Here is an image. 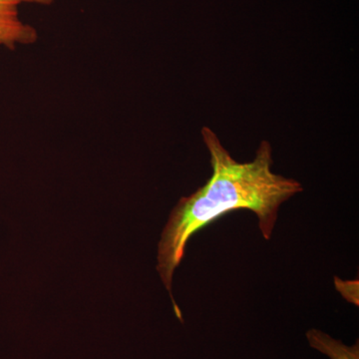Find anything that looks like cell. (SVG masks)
<instances>
[{
    "label": "cell",
    "mask_w": 359,
    "mask_h": 359,
    "mask_svg": "<svg viewBox=\"0 0 359 359\" xmlns=\"http://www.w3.org/2000/svg\"><path fill=\"white\" fill-rule=\"evenodd\" d=\"M202 138L210 154L211 177L192 195L180 199L158 245L157 271L181 320L183 316L172 294V283L190 238L229 212L249 210L256 215L259 231L269 241L280 205L304 191L301 182L273 171V148L269 141H262L254 160L241 163L231 157L209 127H203Z\"/></svg>",
    "instance_id": "cell-1"
},
{
    "label": "cell",
    "mask_w": 359,
    "mask_h": 359,
    "mask_svg": "<svg viewBox=\"0 0 359 359\" xmlns=\"http://www.w3.org/2000/svg\"><path fill=\"white\" fill-rule=\"evenodd\" d=\"M54 0H0V48L14 49L36 41L35 27L26 22L21 11L26 6H48Z\"/></svg>",
    "instance_id": "cell-2"
},
{
    "label": "cell",
    "mask_w": 359,
    "mask_h": 359,
    "mask_svg": "<svg viewBox=\"0 0 359 359\" xmlns=\"http://www.w3.org/2000/svg\"><path fill=\"white\" fill-rule=\"evenodd\" d=\"M306 339L309 346L330 359H359L358 341L353 346H346L318 330H309Z\"/></svg>",
    "instance_id": "cell-3"
}]
</instances>
